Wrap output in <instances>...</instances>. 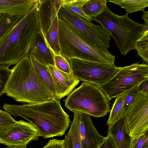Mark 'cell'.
I'll use <instances>...</instances> for the list:
<instances>
[{
	"mask_svg": "<svg viewBox=\"0 0 148 148\" xmlns=\"http://www.w3.org/2000/svg\"><path fill=\"white\" fill-rule=\"evenodd\" d=\"M142 148H148V131L146 133Z\"/></svg>",
	"mask_w": 148,
	"mask_h": 148,
	"instance_id": "d590c367",
	"label": "cell"
},
{
	"mask_svg": "<svg viewBox=\"0 0 148 148\" xmlns=\"http://www.w3.org/2000/svg\"><path fill=\"white\" fill-rule=\"evenodd\" d=\"M3 14H0V20L2 18V17L3 16Z\"/></svg>",
	"mask_w": 148,
	"mask_h": 148,
	"instance_id": "74e56055",
	"label": "cell"
},
{
	"mask_svg": "<svg viewBox=\"0 0 148 148\" xmlns=\"http://www.w3.org/2000/svg\"><path fill=\"white\" fill-rule=\"evenodd\" d=\"M29 55L44 65L55 66L54 55L47 45L41 31L33 41Z\"/></svg>",
	"mask_w": 148,
	"mask_h": 148,
	"instance_id": "9a60e30c",
	"label": "cell"
},
{
	"mask_svg": "<svg viewBox=\"0 0 148 148\" xmlns=\"http://www.w3.org/2000/svg\"><path fill=\"white\" fill-rule=\"evenodd\" d=\"M44 37L47 45L53 54H60L58 14Z\"/></svg>",
	"mask_w": 148,
	"mask_h": 148,
	"instance_id": "d6986e66",
	"label": "cell"
},
{
	"mask_svg": "<svg viewBox=\"0 0 148 148\" xmlns=\"http://www.w3.org/2000/svg\"><path fill=\"white\" fill-rule=\"evenodd\" d=\"M9 66L0 65V97L4 94V90L11 74Z\"/></svg>",
	"mask_w": 148,
	"mask_h": 148,
	"instance_id": "f1b7e54d",
	"label": "cell"
},
{
	"mask_svg": "<svg viewBox=\"0 0 148 148\" xmlns=\"http://www.w3.org/2000/svg\"><path fill=\"white\" fill-rule=\"evenodd\" d=\"M37 0H0V14L22 17L31 9Z\"/></svg>",
	"mask_w": 148,
	"mask_h": 148,
	"instance_id": "2e32d148",
	"label": "cell"
},
{
	"mask_svg": "<svg viewBox=\"0 0 148 148\" xmlns=\"http://www.w3.org/2000/svg\"><path fill=\"white\" fill-rule=\"evenodd\" d=\"M124 97L123 93L117 97L115 99L110 111V116L107 122V125L112 124L123 116L122 110Z\"/></svg>",
	"mask_w": 148,
	"mask_h": 148,
	"instance_id": "cb8c5ba5",
	"label": "cell"
},
{
	"mask_svg": "<svg viewBox=\"0 0 148 148\" xmlns=\"http://www.w3.org/2000/svg\"><path fill=\"white\" fill-rule=\"evenodd\" d=\"M143 15L142 16V18L145 22V25L148 26V11H144Z\"/></svg>",
	"mask_w": 148,
	"mask_h": 148,
	"instance_id": "e575fe53",
	"label": "cell"
},
{
	"mask_svg": "<svg viewBox=\"0 0 148 148\" xmlns=\"http://www.w3.org/2000/svg\"><path fill=\"white\" fill-rule=\"evenodd\" d=\"M51 75L58 93L60 99L69 94L79 83L73 74L62 72L55 66H47Z\"/></svg>",
	"mask_w": 148,
	"mask_h": 148,
	"instance_id": "5bb4252c",
	"label": "cell"
},
{
	"mask_svg": "<svg viewBox=\"0 0 148 148\" xmlns=\"http://www.w3.org/2000/svg\"><path fill=\"white\" fill-rule=\"evenodd\" d=\"M134 49L138 56L147 64L148 63V32L144 34L136 42Z\"/></svg>",
	"mask_w": 148,
	"mask_h": 148,
	"instance_id": "d4e9b609",
	"label": "cell"
},
{
	"mask_svg": "<svg viewBox=\"0 0 148 148\" xmlns=\"http://www.w3.org/2000/svg\"><path fill=\"white\" fill-rule=\"evenodd\" d=\"M73 118L69 130L64 139L65 148H82L81 146L78 123L77 117L75 111H73Z\"/></svg>",
	"mask_w": 148,
	"mask_h": 148,
	"instance_id": "ffe728a7",
	"label": "cell"
},
{
	"mask_svg": "<svg viewBox=\"0 0 148 148\" xmlns=\"http://www.w3.org/2000/svg\"><path fill=\"white\" fill-rule=\"evenodd\" d=\"M108 134L117 148H131L132 138L129 134L124 116L108 126Z\"/></svg>",
	"mask_w": 148,
	"mask_h": 148,
	"instance_id": "e0dca14e",
	"label": "cell"
},
{
	"mask_svg": "<svg viewBox=\"0 0 148 148\" xmlns=\"http://www.w3.org/2000/svg\"><path fill=\"white\" fill-rule=\"evenodd\" d=\"M16 121L8 112L0 109V129L13 124Z\"/></svg>",
	"mask_w": 148,
	"mask_h": 148,
	"instance_id": "f546056e",
	"label": "cell"
},
{
	"mask_svg": "<svg viewBox=\"0 0 148 148\" xmlns=\"http://www.w3.org/2000/svg\"><path fill=\"white\" fill-rule=\"evenodd\" d=\"M138 86L134 87L123 93L124 97L122 110L123 116L128 110L139 90Z\"/></svg>",
	"mask_w": 148,
	"mask_h": 148,
	"instance_id": "83f0119b",
	"label": "cell"
},
{
	"mask_svg": "<svg viewBox=\"0 0 148 148\" xmlns=\"http://www.w3.org/2000/svg\"><path fill=\"white\" fill-rule=\"evenodd\" d=\"M22 17L10 16L3 14L0 20V38Z\"/></svg>",
	"mask_w": 148,
	"mask_h": 148,
	"instance_id": "484cf974",
	"label": "cell"
},
{
	"mask_svg": "<svg viewBox=\"0 0 148 148\" xmlns=\"http://www.w3.org/2000/svg\"><path fill=\"white\" fill-rule=\"evenodd\" d=\"M88 0H62L61 7H64L91 22L93 19L86 15L83 10V5Z\"/></svg>",
	"mask_w": 148,
	"mask_h": 148,
	"instance_id": "603a6c76",
	"label": "cell"
},
{
	"mask_svg": "<svg viewBox=\"0 0 148 148\" xmlns=\"http://www.w3.org/2000/svg\"><path fill=\"white\" fill-rule=\"evenodd\" d=\"M70 111H78L94 117H104L110 111V100L99 87L83 82L64 100Z\"/></svg>",
	"mask_w": 148,
	"mask_h": 148,
	"instance_id": "8992f818",
	"label": "cell"
},
{
	"mask_svg": "<svg viewBox=\"0 0 148 148\" xmlns=\"http://www.w3.org/2000/svg\"><path fill=\"white\" fill-rule=\"evenodd\" d=\"M128 15V12L122 15H117L107 6L102 13L93 19L108 31L120 53L125 56L134 49L136 42L148 32V26L133 21Z\"/></svg>",
	"mask_w": 148,
	"mask_h": 148,
	"instance_id": "277c9868",
	"label": "cell"
},
{
	"mask_svg": "<svg viewBox=\"0 0 148 148\" xmlns=\"http://www.w3.org/2000/svg\"><path fill=\"white\" fill-rule=\"evenodd\" d=\"M55 66L59 70L69 74H73L68 60L61 54L54 55Z\"/></svg>",
	"mask_w": 148,
	"mask_h": 148,
	"instance_id": "4316f807",
	"label": "cell"
},
{
	"mask_svg": "<svg viewBox=\"0 0 148 148\" xmlns=\"http://www.w3.org/2000/svg\"><path fill=\"white\" fill-rule=\"evenodd\" d=\"M147 79V64L138 62L121 67L111 78L98 86L110 100Z\"/></svg>",
	"mask_w": 148,
	"mask_h": 148,
	"instance_id": "ba28073f",
	"label": "cell"
},
{
	"mask_svg": "<svg viewBox=\"0 0 148 148\" xmlns=\"http://www.w3.org/2000/svg\"><path fill=\"white\" fill-rule=\"evenodd\" d=\"M123 116L132 138L141 136L148 130V91L138 90Z\"/></svg>",
	"mask_w": 148,
	"mask_h": 148,
	"instance_id": "30bf717a",
	"label": "cell"
},
{
	"mask_svg": "<svg viewBox=\"0 0 148 148\" xmlns=\"http://www.w3.org/2000/svg\"><path fill=\"white\" fill-rule=\"evenodd\" d=\"M58 18L60 54L67 60L76 58L101 64H114L115 56L108 51L89 45L77 35L68 23Z\"/></svg>",
	"mask_w": 148,
	"mask_h": 148,
	"instance_id": "5b68a950",
	"label": "cell"
},
{
	"mask_svg": "<svg viewBox=\"0 0 148 148\" xmlns=\"http://www.w3.org/2000/svg\"><path fill=\"white\" fill-rule=\"evenodd\" d=\"M37 0L26 14L0 38V65H16L29 55L31 45L40 32Z\"/></svg>",
	"mask_w": 148,
	"mask_h": 148,
	"instance_id": "6da1fadb",
	"label": "cell"
},
{
	"mask_svg": "<svg viewBox=\"0 0 148 148\" xmlns=\"http://www.w3.org/2000/svg\"><path fill=\"white\" fill-rule=\"evenodd\" d=\"M39 136L40 133L34 125L22 120L0 129V143L8 146L26 145Z\"/></svg>",
	"mask_w": 148,
	"mask_h": 148,
	"instance_id": "8fae6325",
	"label": "cell"
},
{
	"mask_svg": "<svg viewBox=\"0 0 148 148\" xmlns=\"http://www.w3.org/2000/svg\"><path fill=\"white\" fill-rule=\"evenodd\" d=\"M29 56L32 64L46 86L52 93L55 99H61L55 86L51 75L46 66L40 63L32 56Z\"/></svg>",
	"mask_w": 148,
	"mask_h": 148,
	"instance_id": "ac0fdd59",
	"label": "cell"
},
{
	"mask_svg": "<svg viewBox=\"0 0 148 148\" xmlns=\"http://www.w3.org/2000/svg\"><path fill=\"white\" fill-rule=\"evenodd\" d=\"M108 1L124 9L129 14L139 11L144 12L148 6V0H109Z\"/></svg>",
	"mask_w": 148,
	"mask_h": 148,
	"instance_id": "44dd1931",
	"label": "cell"
},
{
	"mask_svg": "<svg viewBox=\"0 0 148 148\" xmlns=\"http://www.w3.org/2000/svg\"><path fill=\"white\" fill-rule=\"evenodd\" d=\"M58 16L68 23L77 35L89 45L103 51H108L112 36L101 25L94 24L62 7L59 9Z\"/></svg>",
	"mask_w": 148,
	"mask_h": 148,
	"instance_id": "52a82bcc",
	"label": "cell"
},
{
	"mask_svg": "<svg viewBox=\"0 0 148 148\" xmlns=\"http://www.w3.org/2000/svg\"><path fill=\"white\" fill-rule=\"evenodd\" d=\"M139 90H144L148 91V79L142 82L138 86Z\"/></svg>",
	"mask_w": 148,
	"mask_h": 148,
	"instance_id": "836d02e7",
	"label": "cell"
},
{
	"mask_svg": "<svg viewBox=\"0 0 148 148\" xmlns=\"http://www.w3.org/2000/svg\"><path fill=\"white\" fill-rule=\"evenodd\" d=\"M3 108L14 116H20L29 121L45 138L62 136L71 122L60 101L22 105L4 103Z\"/></svg>",
	"mask_w": 148,
	"mask_h": 148,
	"instance_id": "7a4b0ae2",
	"label": "cell"
},
{
	"mask_svg": "<svg viewBox=\"0 0 148 148\" xmlns=\"http://www.w3.org/2000/svg\"><path fill=\"white\" fill-rule=\"evenodd\" d=\"M68 61L72 73L77 80L97 86L105 83L114 76L121 67L87 61L73 58Z\"/></svg>",
	"mask_w": 148,
	"mask_h": 148,
	"instance_id": "9c48e42d",
	"label": "cell"
},
{
	"mask_svg": "<svg viewBox=\"0 0 148 148\" xmlns=\"http://www.w3.org/2000/svg\"><path fill=\"white\" fill-rule=\"evenodd\" d=\"M11 70L4 90L7 96L16 101L28 104L56 100L35 69L29 55Z\"/></svg>",
	"mask_w": 148,
	"mask_h": 148,
	"instance_id": "3957f363",
	"label": "cell"
},
{
	"mask_svg": "<svg viewBox=\"0 0 148 148\" xmlns=\"http://www.w3.org/2000/svg\"><path fill=\"white\" fill-rule=\"evenodd\" d=\"M75 111L77 117L80 142L82 148H98L105 137L98 132L91 119V116Z\"/></svg>",
	"mask_w": 148,
	"mask_h": 148,
	"instance_id": "7c38bea8",
	"label": "cell"
},
{
	"mask_svg": "<svg viewBox=\"0 0 148 148\" xmlns=\"http://www.w3.org/2000/svg\"><path fill=\"white\" fill-rule=\"evenodd\" d=\"M106 0H88L83 6L85 14L93 19L103 12L106 8Z\"/></svg>",
	"mask_w": 148,
	"mask_h": 148,
	"instance_id": "7402d4cb",
	"label": "cell"
},
{
	"mask_svg": "<svg viewBox=\"0 0 148 148\" xmlns=\"http://www.w3.org/2000/svg\"><path fill=\"white\" fill-rule=\"evenodd\" d=\"M43 148H65L64 140H50Z\"/></svg>",
	"mask_w": 148,
	"mask_h": 148,
	"instance_id": "4dcf8cb0",
	"label": "cell"
},
{
	"mask_svg": "<svg viewBox=\"0 0 148 148\" xmlns=\"http://www.w3.org/2000/svg\"><path fill=\"white\" fill-rule=\"evenodd\" d=\"M62 0H39L38 15L40 31L44 36L61 7Z\"/></svg>",
	"mask_w": 148,
	"mask_h": 148,
	"instance_id": "4fadbf2b",
	"label": "cell"
},
{
	"mask_svg": "<svg viewBox=\"0 0 148 148\" xmlns=\"http://www.w3.org/2000/svg\"><path fill=\"white\" fill-rule=\"evenodd\" d=\"M5 148H27L26 145L24 146H8Z\"/></svg>",
	"mask_w": 148,
	"mask_h": 148,
	"instance_id": "8d00e7d4",
	"label": "cell"
},
{
	"mask_svg": "<svg viewBox=\"0 0 148 148\" xmlns=\"http://www.w3.org/2000/svg\"><path fill=\"white\" fill-rule=\"evenodd\" d=\"M146 133L138 137L135 138H132L131 148H142Z\"/></svg>",
	"mask_w": 148,
	"mask_h": 148,
	"instance_id": "d6a6232c",
	"label": "cell"
},
{
	"mask_svg": "<svg viewBox=\"0 0 148 148\" xmlns=\"http://www.w3.org/2000/svg\"><path fill=\"white\" fill-rule=\"evenodd\" d=\"M98 148H117V147L111 136L108 134L102 143Z\"/></svg>",
	"mask_w": 148,
	"mask_h": 148,
	"instance_id": "1f68e13d",
	"label": "cell"
}]
</instances>
